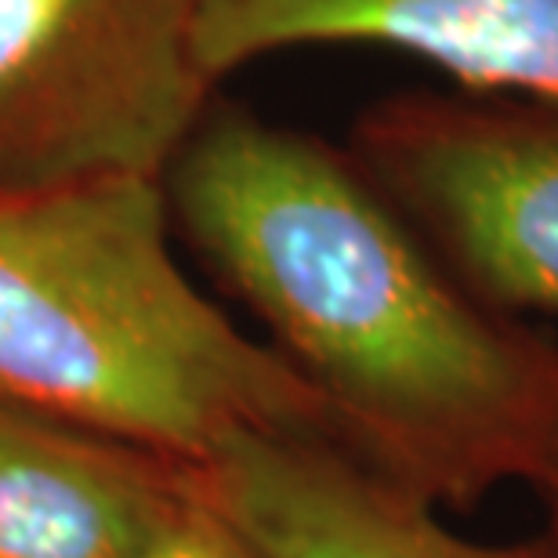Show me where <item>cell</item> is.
Masks as SVG:
<instances>
[{"mask_svg":"<svg viewBox=\"0 0 558 558\" xmlns=\"http://www.w3.org/2000/svg\"><path fill=\"white\" fill-rule=\"evenodd\" d=\"M210 81L305 44H381L472 87L558 102V0H193Z\"/></svg>","mask_w":558,"mask_h":558,"instance_id":"obj_6","label":"cell"},{"mask_svg":"<svg viewBox=\"0 0 558 558\" xmlns=\"http://www.w3.org/2000/svg\"><path fill=\"white\" fill-rule=\"evenodd\" d=\"M135 558H269L236 522L204 500L189 483L182 508L153 533Z\"/></svg>","mask_w":558,"mask_h":558,"instance_id":"obj_8","label":"cell"},{"mask_svg":"<svg viewBox=\"0 0 558 558\" xmlns=\"http://www.w3.org/2000/svg\"><path fill=\"white\" fill-rule=\"evenodd\" d=\"M189 468L0 392V558H135Z\"/></svg>","mask_w":558,"mask_h":558,"instance_id":"obj_7","label":"cell"},{"mask_svg":"<svg viewBox=\"0 0 558 558\" xmlns=\"http://www.w3.org/2000/svg\"><path fill=\"white\" fill-rule=\"evenodd\" d=\"M360 167L475 298L558 316V124L399 109Z\"/></svg>","mask_w":558,"mask_h":558,"instance_id":"obj_4","label":"cell"},{"mask_svg":"<svg viewBox=\"0 0 558 558\" xmlns=\"http://www.w3.org/2000/svg\"><path fill=\"white\" fill-rule=\"evenodd\" d=\"M163 178L0 185V392L196 468L243 432L327 435V403L185 272Z\"/></svg>","mask_w":558,"mask_h":558,"instance_id":"obj_2","label":"cell"},{"mask_svg":"<svg viewBox=\"0 0 558 558\" xmlns=\"http://www.w3.org/2000/svg\"><path fill=\"white\" fill-rule=\"evenodd\" d=\"M537 494L544 497V530H541V537L548 541V548H551V555L558 558V464L551 468V475L544 478V483L537 486Z\"/></svg>","mask_w":558,"mask_h":558,"instance_id":"obj_9","label":"cell"},{"mask_svg":"<svg viewBox=\"0 0 558 558\" xmlns=\"http://www.w3.org/2000/svg\"><path fill=\"white\" fill-rule=\"evenodd\" d=\"M189 483L269 558H555L548 541L486 544L327 435L243 432Z\"/></svg>","mask_w":558,"mask_h":558,"instance_id":"obj_5","label":"cell"},{"mask_svg":"<svg viewBox=\"0 0 558 558\" xmlns=\"http://www.w3.org/2000/svg\"><path fill=\"white\" fill-rule=\"evenodd\" d=\"M163 193L363 464L453 511L551 475L558 344L475 298L363 167L210 102Z\"/></svg>","mask_w":558,"mask_h":558,"instance_id":"obj_1","label":"cell"},{"mask_svg":"<svg viewBox=\"0 0 558 558\" xmlns=\"http://www.w3.org/2000/svg\"><path fill=\"white\" fill-rule=\"evenodd\" d=\"M210 92L193 0H0V185L163 178Z\"/></svg>","mask_w":558,"mask_h":558,"instance_id":"obj_3","label":"cell"}]
</instances>
